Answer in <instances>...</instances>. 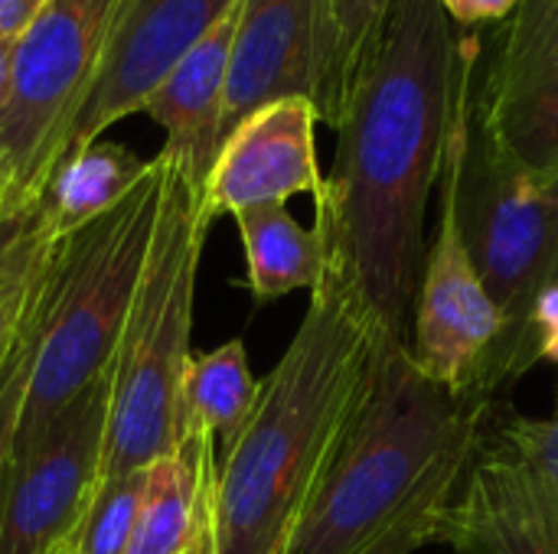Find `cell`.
<instances>
[{
	"label": "cell",
	"instance_id": "obj_1",
	"mask_svg": "<svg viewBox=\"0 0 558 554\" xmlns=\"http://www.w3.org/2000/svg\"><path fill=\"white\" fill-rule=\"evenodd\" d=\"M468 49L441 0H396L376 56L337 121L314 229L369 323L409 343L425 212L441 183Z\"/></svg>",
	"mask_w": 558,
	"mask_h": 554
},
{
	"label": "cell",
	"instance_id": "obj_2",
	"mask_svg": "<svg viewBox=\"0 0 558 554\" xmlns=\"http://www.w3.org/2000/svg\"><path fill=\"white\" fill-rule=\"evenodd\" d=\"M379 336L327 271L284 356L258 382L245 428L219 457L216 554H288L363 405Z\"/></svg>",
	"mask_w": 558,
	"mask_h": 554
},
{
	"label": "cell",
	"instance_id": "obj_3",
	"mask_svg": "<svg viewBox=\"0 0 558 554\" xmlns=\"http://www.w3.org/2000/svg\"><path fill=\"white\" fill-rule=\"evenodd\" d=\"M494 398L432 382L409 343L379 336L369 385L288 554H356L435 483L461 473Z\"/></svg>",
	"mask_w": 558,
	"mask_h": 554
},
{
	"label": "cell",
	"instance_id": "obj_4",
	"mask_svg": "<svg viewBox=\"0 0 558 554\" xmlns=\"http://www.w3.org/2000/svg\"><path fill=\"white\" fill-rule=\"evenodd\" d=\"M160 183L163 167L154 157L141 183L114 209L52 242L13 454L29 451L111 366L144 274L160 209Z\"/></svg>",
	"mask_w": 558,
	"mask_h": 554
},
{
	"label": "cell",
	"instance_id": "obj_5",
	"mask_svg": "<svg viewBox=\"0 0 558 554\" xmlns=\"http://www.w3.org/2000/svg\"><path fill=\"white\" fill-rule=\"evenodd\" d=\"M163 167L160 209L131 300L118 349L111 356V415L101 480L131 477L177 447V398L193 359V304L203 248L213 229L203 189L177 163Z\"/></svg>",
	"mask_w": 558,
	"mask_h": 554
},
{
	"label": "cell",
	"instance_id": "obj_6",
	"mask_svg": "<svg viewBox=\"0 0 558 554\" xmlns=\"http://www.w3.org/2000/svg\"><path fill=\"white\" fill-rule=\"evenodd\" d=\"M477 52L468 49L441 189L451 196L461 242L504 317V336L487 366V392L520 379L526 327L539 294L558 281V196L517 167L487 134L474 108Z\"/></svg>",
	"mask_w": 558,
	"mask_h": 554
},
{
	"label": "cell",
	"instance_id": "obj_7",
	"mask_svg": "<svg viewBox=\"0 0 558 554\" xmlns=\"http://www.w3.org/2000/svg\"><path fill=\"white\" fill-rule=\"evenodd\" d=\"M121 0H46L13 49L0 108V222L33 212L62 157V140L98 75Z\"/></svg>",
	"mask_w": 558,
	"mask_h": 554
},
{
	"label": "cell",
	"instance_id": "obj_8",
	"mask_svg": "<svg viewBox=\"0 0 558 554\" xmlns=\"http://www.w3.org/2000/svg\"><path fill=\"white\" fill-rule=\"evenodd\" d=\"M435 542L454 554H558V418L490 402Z\"/></svg>",
	"mask_w": 558,
	"mask_h": 554
},
{
	"label": "cell",
	"instance_id": "obj_9",
	"mask_svg": "<svg viewBox=\"0 0 558 554\" xmlns=\"http://www.w3.org/2000/svg\"><path fill=\"white\" fill-rule=\"evenodd\" d=\"M108 415L111 366L29 451L13 454L0 513V554H49L82 526L101 483Z\"/></svg>",
	"mask_w": 558,
	"mask_h": 554
},
{
	"label": "cell",
	"instance_id": "obj_10",
	"mask_svg": "<svg viewBox=\"0 0 558 554\" xmlns=\"http://www.w3.org/2000/svg\"><path fill=\"white\" fill-rule=\"evenodd\" d=\"M504 336V317L490 300L458 232L451 196L441 189L435 242L425 251L409 353L415 366L458 398H497L487 392V366Z\"/></svg>",
	"mask_w": 558,
	"mask_h": 554
},
{
	"label": "cell",
	"instance_id": "obj_11",
	"mask_svg": "<svg viewBox=\"0 0 558 554\" xmlns=\"http://www.w3.org/2000/svg\"><path fill=\"white\" fill-rule=\"evenodd\" d=\"M235 3L239 0H121L98 75L62 140V157L105 137L121 118L144 111L180 59Z\"/></svg>",
	"mask_w": 558,
	"mask_h": 554
},
{
	"label": "cell",
	"instance_id": "obj_12",
	"mask_svg": "<svg viewBox=\"0 0 558 554\" xmlns=\"http://www.w3.org/2000/svg\"><path fill=\"white\" fill-rule=\"evenodd\" d=\"M474 108L494 144L530 176L558 173V0H523Z\"/></svg>",
	"mask_w": 558,
	"mask_h": 554
},
{
	"label": "cell",
	"instance_id": "obj_13",
	"mask_svg": "<svg viewBox=\"0 0 558 554\" xmlns=\"http://www.w3.org/2000/svg\"><path fill=\"white\" fill-rule=\"evenodd\" d=\"M317 108L307 98H278L252 111L219 144L203 199L213 219L255 206H284L291 196H320Z\"/></svg>",
	"mask_w": 558,
	"mask_h": 554
},
{
	"label": "cell",
	"instance_id": "obj_14",
	"mask_svg": "<svg viewBox=\"0 0 558 554\" xmlns=\"http://www.w3.org/2000/svg\"><path fill=\"white\" fill-rule=\"evenodd\" d=\"M320 46V0H239L226 72L222 140L252 111L278 98H307L314 104Z\"/></svg>",
	"mask_w": 558,
	"mask_h": 554
},
{
	"label": "cell",
	"instance_id": "obj_15",
	"mask_svg": "<svg viewBox=\"0 0 558 554\" xmlns=\"http://www.w3.org/2000/svg\"><path fill=\"white\" fill-rule=\"evenodd\" d=\"M235 16L239 3L180 59V65L163 78V85L144 108L167 134L160 153L177 163L196 189H206L222 144L226 72Z\"/></svg>",
	"mask_w": 558,
	"mask_h": 554
},
{
	"label": "cell",
	"instance_id": "obj_16",
	"mask_svg": "<svg viewBox=\"0 0 558 554\" xmlns=\"http://www.w3.org/2000/svg\"><path fill=\"white\" fill-rule=\"evenodd\" d=\"M219 454L206 434H183L177 447L144 467L141 509L124 554H180L216 493Z\"/></svg>",
	"mask_w": 558,
	"mask_h": 554
},
{
	"label": "cell",
	"instance_id": "obj_17",
	"mask_svg": "<svg viewBox=\"0 0 558 554\" xmlns=\"http://www.w3.org/2000/svg\"><path fill=\"white\" fill-rule=\"evenodd\" d=\"M147 163L150 160H141L128 147L98 137L59 160L36 209L49 232L65 238L114 209L141 183Z\"/></svg>",
	"mask_w": 558,
	"mask_h": 554
},
{
	"label": "cell",
	"instance_id": "obj_18",
	"mask_svg": "<svg viewBox=\"0 0 558 554\" xmlns=\"http://www.w3.org/2000/svg\"><path fill=\"white\" fill-rule=\"evenodd\" d=\"M245 245L248 291L255 304H275L294 291H314L327 274V245L304 229L288 206H255L232 216Z\"/></svg>",
	"mask_w": 558,
	"mask_h": 554
},
{
	"label": "cell",
	"instance_id": "obj_19",
	"mask_svg": "<svg viewBox=\"0 0 558 554\" xmlns=\"http://www.w3.org/2000/svg\"><path fill=\"white\" fill-rule=\"evenodd\" d=\"M255 395L258 382L252 379L242 340L193 356L177 398V441L183 434H206L226 457L255 408Z\"/></svg>",
	"mask_w": 558,
	"mask_h": 554
},
{
	"label": "cell",
	"instance_id": "obj_20",
	"mask_svg": "<svg viewBox=\"0 0 558 554\" xmlns=\"http://www.w3.org/2000/svg\"><path fill=\"white\" fill-rule=\"evenodd\" d=\"M396 0H320L324 7V46H320V85L317 118L337 127L353 85L379 49Z\"/></svg>",
	"mask_w": 558,
	"mask_h": 554
},
{
	"label": "cell",
	"instance_id": "obj_21",
	"mask_svg": "<svg viewBox=\"0 0 558 554\" xmlns=\"http://www.w3.org/2000/svg\"><path fill=\"white\" fill-rule=\"evenodd\" d=\"M56 235L39 209L0 222V372L36 307Z\"/></svg>",
	"mask_w": 558,
	"mask_h": 554
},
{
	"label": "cell",
	"instance_id": "obj_22",
	"mask_svg": "<svg viewBox=\"0 0 558 554\" xmlns=\"http://www.w3.org/2000/svg\"><path fill=\"white\" fill-rule=\"evenodd\" d=\"M141 490H144V470L131 477L101 480L92 506L75 532L78 554H124L134 535L137 509H141Z\"/></svg>",
	"mask_w": 558,
	"mask_h": 554
},
{
	"label": "cell",
	"instance_id": "obj_23",
	"mask_svg": "<svg viewBox=\"0 0 558 554\" xmlns=\"http://www.w3.org/2000/svg\"><path fill=\"white\" fill-rule=\"evenodd\" d=\"M43 294V291H39ZM36 320H39V297L36 307L0 372V513L10 487V470H13V451H16V428L26 402V385H29V369H33V353H36Z\"/></svg>",
	"mask_w": 558,
	"mask_h": 554
},
{
	"label": "cell",
	"instance_id": "obj_24",
	"mask_svg": "<svg viewBox=\"0 0 558 554\" xmlns=\"http://www.w3.org/2000/svg\"><path fill=\"white\" fill-rule=\"evenodd\" d=\"M558 356V281H553L530 317L526 327V366L533 369L543 359H556Z\"/></svg>",
	"mask_w": 558,
	"mask_h": 554
},
{
	"label": "cell",
	"instance_id": "obj_25",
	"mask_svg": "<svg viewBox=\"0 0 558 554\" xmlns=\"http://www.w3.org/2000/svg\"><path fill=\"white\" fill-rule=\"evenodd\" d=\"M441 3L454 23L474 26V23H490V20L510 16L523 0H441Z\"/></svg>",
	"mask_w": 558,
	"mask_h": 554
},
{
	"label": "cell",
	"instance_id": "obj_26",
	"mask_svg": "<svg viewBox=\"0 0 558 554\" xmlns=\"http://www.w3.org/2000/svg\"><path fill=\"white\" fill-rule=\"evenodd\" d=\"M46 0H0V39H20Z\"/></svg>",
	"mask_w": 558,
	"mask_h": 554
},
{
	"label": "cell",
	"instance_id": "obj_27",
	"mask_svg": "<svg viewBox=\"0 0 558 554\" xmlns=\"http://www.w3.org/2000/svg\"><path fill=\"white\" fill-rule=\"evenodd\" d=\"M13 49L16 39H0V108L10 98V85H13Z\"/></svg>",
	"mask_w": 558,
	"mask_h": 554
},
{
	"label": "cell",
	"instance_id": "obj_28",
	"mask_svg": "<svg viewBox=\"0 0 558 554\" xmlns=\"http://www.w3.org/2000/svg\"><path fill=\"white\" fill-rule=\"evenodd\" d=\"M75 532H78V529H75ZM75 532H72L69 539H62L49 554H78V539H75Z\"/></svg>",
	"mask_w": 558,
	"mask_h": 554
},
{
	"label": "cell",
	"instance_id": "obj_29",
	"mask_svg": "<svg viewBox=\"0 0 558 554\" xmlns=\"http://www.w3.org/2000/svg\"><path fill=\"white\" fill-rule=\"evenodd\" d=\"M543 183H549V189H553V193H556V196H558V173H556V176H553V180H543Z\"/></svg>",
	"mask_w": 558,
	"mask_h": 554
},
{
	"label": "cell",
	"instance_id": "obj_30",
	"mask_svg": "<svg viewBox=\"0 0 558 554\" xmlns=\"http://www.w3.org/2000/svg\"><path fill=\"white\" fill-rule=\"evenodd\" d=\"M0 212H3V176H0Z\"/></svg>",
	"mask_w": 558,
	"mask_h": 554
},
{
	"label": "cell",
	"instance_id": "obj_31",
	"mask_svg": "<svg viewBox=\"0 0 558 554\" xmlns=\"http://www.w3.org/2000/svg\"><path fill=\"white\" fill-rule=\"evenodd\" d=\"M553 362H556V369H558V356H556V359H553ZM556 418H558V415H556Z\"/></svg>",
	"mask_w": 558,
	"mask_h": 554
}]
</instances>
